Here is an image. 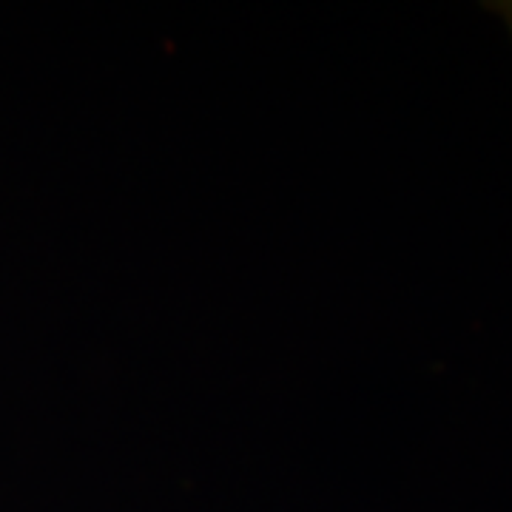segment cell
<instances>
[{"label": "cell", "mask_w": 512, "mask_h": 512, "mask_svg": "<svg viewBox=\"0 0 512 512\" xmlns=\"http://www.w3.org/2000/svg\"><path fill=\"white\" fill-rule=\"evenodd\" d=\"M487 9L495 12L498 18L507 23V29H510V37H512V0H504V3H490Z\"/></svg>", "instance_id": "6da1fadb"}]
</instances>
